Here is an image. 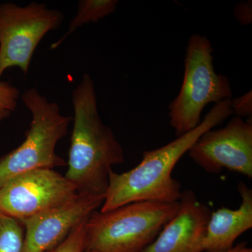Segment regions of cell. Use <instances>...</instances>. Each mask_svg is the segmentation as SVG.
I'll use <instances>...</instances> for the list:
<instances>
[{
    "mask_svg": "<svg viewBox=\"0 0 252 252\" xmlns=\"http://www.w3.org/2000/svg\"><path fill=\"white\" fill-rule=\"evenodd\" d=\"M230 99L215 104L194 130L163 147L144 152L142 161L132 170L121 174L111 170L100 212L135 202L179 201L182 191L180 182L172 176L174 167L200 136L233 114Z\"/></svg>",
    "mask_w": 252,
    "mask_h": 252,
    "instance_id": "obj_1",
    "label": "cell"
},
{
    "mask_svg": "<svg viewBox=\"0 0 252 252\" xmlns=\"http://www.w3.org/2000/svg\"><path fill=\"white\" fill-rule=\"evenodd\" d=\"M74 117L64 177L79 193L105 195L112 166L125 160L124 150L99 116L94 79L83 75L73 91Z\"/></svg>",
    "mask_w": 252,
    "mask_h": 252,
    "instance_id": "obj_2",
    "label": "cell"
},
{
    "mask_svg": "<svg viewBox=\"0 0 252 252\" xmlns=\"http://www.w3.org/2000/svg\"><path fill=\"white\" fill-rule=\"evenodd\" d=\"M179 201H140L106 212L94 211L85 225L88 252H141L173 218Z\"/></svg>",
    "mask_w": 252,
    "mask_h": 252,
    "instance_id": "obj_3",
    "label": "cell"
},
{
    "mask_svg": "<svg viewBox=\"0 0 252 252\" xmlns=\"http://www.w3.org/2000/svg\"><path fill=\"white\" fill-rule=\"evenodd\" d=\"M21 98L32 120L21 145L0 158V188L25 172L66 165L56 147L67 135L72 117L63 115L59 104L50 102L35 89H28Z\"/></svg>",
    "mask_w": 252,
    "mask_h": 252,
    "instance_id": "obj_4",
    "label": "cell"
},
{
    "mask_svg": "<svg viewBox=\"0 0 252 252\" xmlns=\"http://www.w3.org/2000/svg\"><path fill=\"white\" fill-rule=\"evenodd\" d=\"M213 47L205 36L189 38L185 60V76L180 93L169 107L170 124L180 137L201 123L207 104L232 99L228 78L217 74L213 64Z\"/></svg>",
    "mask_w": 252,
    "mask_h": 252,
    "instance_id": "obj_5",
    "label": "cell"
},
{
    "mask_svg": "<svg viewBox=\"0 0 252 252\" xmlns=\"http://www.w3.org/2000/svg\"><path fill=\"white\" fill-rule=\"evenodd\" d=\"M64 19L61 11L36 1L25 6L0 4V78L15 67L26 75L38 44L48 32L61 27Z\"/></svg>",
    "mask_w": 252,
    "mask_h": 252,
    "instance_id": "obj_6",
    "label": "cell"
},
{
    "mask_svg": "<svg viewBox=\"0 0 252 252\" xmlns=\"http://www.w3.org/2000/svg\"><path fill=\"white\" fill-rule=\"evenodd\" d=\"M78 194L75 186L54 169H37L0 188V213L21 220L67 203Z\"/></svg>",
    "mask_w": 252,
    "mask_h": 252,
    "instance_id": "obj_7",
    "label": "cell"
},
{
    "mask_svg": "<svg viewBox=\"0 0 252 252\" xmlns=\"http://www.w3.org/2000/svg\"><path fill=\"white\" fill-rule=\"evenodd\" d=\"M187 153L210 173H220L227 169L252 178V121L233 117L224 127L206 131Z\"/></svg>",
    "mask_w": 252,
    "mask_h": 252,
    "instance_id": "obj_8",
    "label": "cell"
},
{
    "mask_svg": "<svg viewBox=\"0 0 252 252\" xmlns=\"http://www.w3.org/2000/svg\"><path fill=\"white\" fill-rule=\"evenodd\" d=\"M104 196L79 193L70 201L20 220L24 228L21 252H46L62 243L102 205Z\"/></svg>",
    "mask_w": 252,
    "mask_h": 252,
    "instance_id": "obj_9",
    "label": "cell"
},
{
    "mask_svg": "<svg viewBox=\"0 0 252 252\" xmlns=\"http://www.w3.org/2000/svg\"><path fill=\"white\" fill-rule=\"evenodd\" d=\"M178 211L141 252H202L211 210L191 190L182 192Z\"/></svg>",
    "mask_w": 252,
    "mask_h": 252,
    "instance_id": "obj_10",
    "label": "cell"
},
{
    "mask_svg": "<svg viewBox=\"0 0 252 252\" xmlns=\"http://www.w3.org/2000/svg\"><path fill=\"white\" fill-rule=\"evenodd\" d=\"M242 203L237 210L219 209L207 223L203 251H225L233 248L236 239L252 228V190L243 182L238 186Z\"/></svg>",
    "mask_w": 252,
    "mask_h": 252,
    "instance_id": "obj_11",
    "label": "cell"
},
{
    "mask_svg": "<svg viewBox=\"0 0 252 252\" xmlns=\"http://www.w3.org/2000/svg\"><path fill=\"white\" fill-rule=\"evenodd\" d=\"M117 4V0H81L78 3L77 14L69 23L67 31L50 49L59 47L66 38L84 25L98 22L99 20L112 14L116 11Z\"/></svg>",
    "mask_w": 252,
    "mask_h": 252,
    "instance_id": "obj_12",
    "label": "cell"
},
{
    "mask_svg": "<svg viewBox=\"0 0 252 252\" xmlns=\"http://www.w3.org/2000/svg\"><path fill=\"white\" fill-rule=\"evenodd\" d=\"M24 228L19 220L0 213V252H21Z\"/></svg>",
    "mask_w": 252,
    "mask_h": 252,
    "instance_id": "obj_13",
    "label": "cell"
},
{
    "mask_svg": "<svg viewBox=\"0 0 252 252\" xmlns=\"http://www.w3.org/2000/svg\"><path fill=\"white\" fill-rule=\"evenodd\" d=\"M21 97L18 88L0 80V121L7 119L16 110Z\"/></svg>",
    "mask_w": 252,
    "mask_h": 252,
    "instance_id": "obj_14",
    "label": "cell"
},
{
    "mask_svg": "<svg viewBox=\"0 0 252 252\" xmlns=\"http://www.w3.org/2000/svg\"><path fill=\"white\" fill-rule=\"evenodd\" d=\"M79 223L59 246L50 252H88L86 251L85 225L86 220Z\"/></svg>",
    "mask_w": 252,
    "mask_h": 252,
    "instance_id": "obj_15",
    "label": "cell"
},
{
    "mask_svg": "<svg viewBox=\"0 0 252 252\" xmlns=\"http://www.w3.org/2000/svg\"><path fill=\"white\" fill-rule=\"evenodd\" d=\"M230 107L236 117L251 118L252 115V94L249 91L237 98L230 99Z\"/></svg>",
    "mask_w": 252,
    "mask_h": 252,
    "instance_id": "obj_16",
    "label": "cell"
},
{
    "mask_svg": "<svg viewBox=\"0 0 252 252\" xmlns=\"http://www.w3.org/2000/svg\"><path fill=\"white\" fill-rule=\"evenodd\" d=\"M235 15L238 21L244 25L252 21V1L239 3L235 8Z\"/></svg>",
    "mask_w": 252,
    "mask_h": 252,
    "instance_id": "obj_17",
    "label": "cell"
},
{
    "mask_svg": "<svg viewBox=\"0 0 252 252\" xmlns=\"http://www.w3.org/2000/svg\"><path fill=\"white\" fill-rule=\"evenodd\" d=\"M216 252H252V250L251 248H248L245 243H241L239 244L237 246L233 247L230 250Z\"/></svg>",
    "mask_w": 252,
    "mask_h": 252,
    "instance_id": "obj_18",
    "label": "cell"
}]
</instances>
